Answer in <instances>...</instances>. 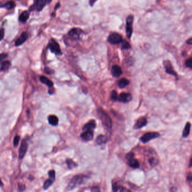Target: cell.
<instances>
[{
	"mask_svg": "<svg viewBox=\"0 0 192 192\" xmlns=\"http://www.w3.org/2000/svg\"><path fill=\"white\" fill-rule=\"evenodd\" d=\"M93 137H94V133L91 130L85 131L84 132H83L81 135V137L85 141H90L92 139Z\"/></svg>",
	"mask_w": 192,
	"mask_h": 192,
	"instance_id": "14",
	"label": "cell"
},
{
	"mask_svg": "<svg viewBox=\"0 0 192 192\" xmlns=\"http://www.w3.org/2000/svg\"><path fill=\"white\" fill-rule=\"evenodd\" d=\"M147 124V119L144 117H141L137 120L135 125V128L136 129H141L143 127L145 126Z\"/></svg>",
	"mask_w": 192,
	"mask_h": 192,
	"instance_id": "15",
	"label": "cell"
},
{
	"mask_svg": "<svg viewBox=\"0 0 192 192\" xmlns=\"http://www.w3.org/2000/svg\"><path fill=\"white\" fill-rule=\"evenodd\" d=\"M185 65L187 68L192 69V59L191 57L188 59L185 62Z\"/></svg>",
	"mask_w": 192,
	"mask_h": 192,
	"instance_id": "31",
	"label": "cell"
},
{
	"mask_svg": "<svg viewBox=\"0 0 192 192\" xmlns=\"http://www.w3.org/2000/svg\"><path fill=\"white\" fill-rule=\"evenodd\" d=\"M91 192H100V189L98 186H94L91 189Z\"/></svg>",
	"mask_w": 192,
	"mask_h": 192,
	"instance_id": "38",
	"label": "cell"
},
{
	"mask_svg": "<svg viewBox=\"0 0 192 192\" xmlns=\"http://www.w3.org/2000/svg\"><path fill=\"white\" fill-rule=\"evenodd\" d=\"M120 191V192H131L129 190H128L127 189L124 188L122 186H119V191Z\"/></svg>",
	"mask_w": 192,
	"mask_h": 192,
	"instance_id": "40",
	"label": "cell"
},
{
	"mask_svg": "<svg viewBox=\"0 0 192 192\" xmlns=\"http://www.w3.org/2000/svg\"><path fill=\"white\" fill-rule=\"evenodd\" d=\"M111 100L113 102L117 100L118 94H117V92L116 91L113 90L112 91L111 94Z\"/></svg>",
	"mask_w": 192,
	"mask_h": 192,
	"instance_id": "28",
	"label": "cell"
},
{
	"mask_svg": "<svg viewBox=\"0 0 192 192\" xmlns=\"http://www.w3.org/2000/svg\"><path fill=\"white\" fill-rule=\"evenodd\" d=\"M159 136V134L157 132H149L141 136L140 140L143 143H145L152 139L157 138Z\"/></svg>",
	"mask_w": 192,
	"mask_h": 192,
	"instance_id": "8",
	"label": "cell"
},
{
	"mask_svg": "<svg viewBox=\"0 0 192 192\" xmlns=\"http://www.w3.org/2000/svg\"><path fill=\"white\" fill-rule=\"evenodd\" d=\"M121 43H122L121 49H122V50H127V49H129L131 48V45H130L129 42H128L127 41L123 40Z\"/></svg>",
	"mask_w": 192,
	"mask_h": 192,
	"instance_id": "27",
	"label": "cell"
},
{
	"mask_svg": "<svg viewBox=\"0 0 192 192\" xmlns=\"http://www.w3.org/2000/svg\"><path fill=\"white\" fill-rule=\"evenodd\" d=\"M97 112H98L99 118L101 119L102 124L103 125L109 130L112 129V119L108 116L107 113L102 109H99L97 110Z\"/></svg>",
	"mask_w": 192,
	"mask_h": 192,
	"instance_id": "2",
	"label": "cell"
},
{
	"mask_svg": "<svg viewBox=\"0 0 192 192\" xmlns=\"http://www.w3.org/2000/svg\"><path fill=\"white\" fill-rule=\"evenodd\" d=\"M123 41L122 37L118 33L114 32L110 34L108 38V42L112 45H117Z\"/></svg>",
	"mask_w": 192,
	"mask_h": 192,
	"instance_id": "6",
	"label": "cell"
},
{
	"mask_svg": "<svg viewBox=\"0 0 192 192\" xmlns=\"http://www.w3.org/2000/svg\"><path fill=\"white\" fill-rule=\"evenodd\" d=\"M96 122L95 120H91L89 122L84 126L82 130L84 131H87V130H91L95 129L96 127Z\"/></svg>",
	"mask_w": 192,
	"mask_h": 192,
	"instance_id": "16",
	"label": "cell"
},
{
	"mask_svg": "<svg viewBox=\"0 0 192 192\" xmlns=\"http://www.w3.org/2000/svg\"><path fill=\"white\" fill-rule=\"evenodd\" d=\"M132 100V96L129 93L122 92L118 96L117 100L122 103H129Z\"/></svg>",
	"mask_w": 192,
	"mask_h": 192,
	"instance_id": "9",
	"label": "cell"
},
{
	"mask_svg": "<svg viewBox=\"0 0 192 192\" xmlns=\"http://www.w3.org/2000/svg\"><path fill=\"white\" fill-rule=\"evenodd\" d=\"M187 179H188V180H189L191 181V180H192V176H191V174L190 173L189 174V176H188V177H187Z\"/></svg>",
	"mask_w": 192,
	"mask_h": 192,
	"instance_id": "43",
	"label": "cell"
},
{
	"mask_svg": "<svg viewBox=\"0 0 192 192\" xmlns=\"http://www.w3.org/2000/svg\"><path fill=\"white\" fill-rule=\"evenodd\" d=\"M28 144L25 140H23L19 150V157L20 159L23 158L27 151Z\"/></svg>",
	"mask_w": 192,
	"mask_h": 192,
	"instance_id": "12",
	"label": "cell"
},
{
	"mask_svg": "<svg viewBox=\"0 0 192 192\" xmlns=\"http://www.w3.org/2000/svg\"><path fill=\"white\" fill-rule=\"evenodd\" d=\"M84 33V32L79 28H74L71 29L68 32V36L71 40L77 41L81 39V36Z\"/></svg>",
	"mask_w": 192,
	"mask_h": 192,
	"instance_id": "5",
	"label": "cell"
},
{
	"mask_svg": "<svg viewBox=\"0 0 192 192\" xmlns=\"http://www.w3.org/2000/svg\"><path fill=\"white\" fill-rule=\"evenodd\" d=\"M60 3H57V5H56V6H55V7L54 9H55V10H57V9L60 7Z\"/></svg>",
	"mask_w": 192,
	"mask_h": 192,
	"instance_id": "44",
	"label": "cell"
},
{
	"mask_svg": "<svg viewBox=\"0 0 192 192\" xmlns=\"http://www.w3.org/2000/svg\"><path fill=\"white\" fill-rule=\"evenodd\" d=\"M48 121L50 124L52 126H57L59 123V119L55 115H50L48 117Z\"/></svg>",
	"mask_w": 192,
	"mask_h": 192,
	"instance_id": "22",
	"label": "cell"
},
{
	"mask_svg": "<svg viewBox=\"0 0 192 192\" xmlns=\"http://www.w3.org/2000/svg\"><path fill=\"white\" fill-rule=\"evenodd\" d=\"M186 44L189 45H192V39L191 37L190 39H189L188 40H187L186 41Z\"/></svg>",
	"mask_w": 192,
	"mask_h": 192,
	"instance_id": "41",
	"label": "cell"
},
{
	"mask_svg": "<svg viewBox=\"0 0 192 192\" xmlns=\"http://www.w3.org/2000/svg\"><path fill=\"white\" fill-rule=\"evenodd\" d=\"M49 176L50 177V179H51L52 180H55V172L54 170H51L49 172Z\"/></svg>",
	"mask_w": 192,
	"mask_h": 192,
	"instance_id": "32",
	"label": "cell"
},
{
	"mask_svg": "<svg viewBox=\"0 0 192 192\" xmlns=\"http://www.w3.org/2000/svg\"><path fill=\"white\" fill-rule=\"evenodd\" d=\"M7 57V54H0V63Z\"/></svg>",
	"mask_w": 192,
	"mask_h": 192,
	"instance_id": "39",
	"label": "cell"
},
{
	"mask_svg": "<svg viewBox=\"0 0 192 192\" xmlns=\"http://www.w3.org/2000/svg\"><path fill=\"white\" fill-rule=\"evenodd\" d=\"M17 186H18L17 188H18L19 192H23L25 189V186L23 184H19Z\"/></svg>",
	"mask_w": 192,
	"mask_h": 192,
	"instance_id": "35",
	"label": "cell"
},
{
	"mask_svg": "<svg viewBox=\"0 0 192 192\" xmlns=\"http://www.w3.org/2000/svg\"><path fill=\"white\" fill-rule=\"evenodd\" d=\"M96 2V0H94V1H93V0H91V1H89V4H90L91 6H94V3H95Z\"/></svg>",
	"mask_w": 192,
	"mask_h": 192,
	"instance_id": "42",
	"label": "cell"
},
{
	"mask_svg": "<svg viewBox=\"0 0 192 192\" xmlns=\"http://www.w3.org/2000/svg\"><path fill=\"white\" fill-rule=\"evenodd\" d=\"M51 2V1L47 0H37L34 1L33 5L30 7V11H37L41 12L48 4Z\"/></svg>",
	"mask_w": 192,
	"mask_h": 192,
	"instance_id": "3",
	"label": "cell"
},
{
	"mask_svg": "<svg viewBox=\"0 0 192 192\" xmlns=\"http://www.w3.org/2000/svg\"><path fill=\"white\" fill-rule=\"evenodd\" d=\"M16 6L15 3L14 1H8L2 5L0 6V8H5L7 10H12Z\"/></svg>",
	"mask_w": 192,
	"mask_h": 192,
	"instance_id": "19",
	"label": "cell"
},
{
	"mask_svg": "<svg viewBox=\"0 0 192 192\" xmlns=\"http://www.w3.org/2000/svg\"><path fill=\"white\" fill-rule=\"evenodd\" d=\"M4 35H5V31H4V29H0V41L4 39Z\"/></svg>",
	"mask_w": 192,
	"mask_h": 192,
	"instance_id": "37",
	"label": "cell"
},
{
	"mask_svg": "<svg viewBox=\"0 0 192 192\" xmlns=\"http://www.w3.org/2000/svg\"><path fill=\"white\" fill-rule=\"evenodd\" d=\"M107 141V137L103 135H100L97 137L96 139V143L99 145H101L105 143Z\"/></svg>",
	"mask_w": 192,
	"mask_h": 192,
	"instance_id": "25",
	"label": "cell"
},
{
	"mask_svg": "<svg viewBox=\"0 0 192 192\" xmlns=\"http://www.w3.org/2000/svg\"><path fill=\"white\" fill-rule=\"evenodd\" d=\"M2 181L0 179V186H2Z\"/></svg>",
	"mask_w": 192,
	"mask_h": 192,
	"instance_id": "46",
	"label": "cell"
},
{
	"mask_svg": "<svg viewBox=\"0 0 192 192\" xmlns=\"http://www.w3.org/2000/svg\"><path fill=\"white\" fill-rule=\"evenodd\" d=\"M164 65L166 72L167 73L169 74H171V75H172V76H174L175 77L177 78V74L174 71L173 67L171 65L170 62H169V61H166L164 63Z\"/></svg>",
	"mask_w": 192,
	"mask_h": 192,
	"instance_id": "10",
	"label": "cell"
},
{
	"mask_svg": "<svg viewBox=\"0 0 192 192\" xmlns=\"http://www.w3.org/2000/svg\"><path fill=\"white\" fill-rule=\"evenodd\" d=\"M111 74L114 77H119L122 74V69L118 65H113L111 68Z\"/></svg>",
	"mask_w": 192,
	"mask_h": 192,
	"instance_id": "11",
	"label": "cell"
},
{
	"mask_svg": "<svg viewBox=\"0 0 192 192\" xmlns=\"http://www.w3.org/2000/svg\"><path fill=\"white\" fill-rule=\"evenodd\" d=\"M87 179H88V176L82 174L74 176L68 184V189L72 190L74 188L82 185L87 180Z\"/></svg>",
	"mask_w": 192,
	"mask_h": 192,
	"instance_id": "1",
	"label": "cell"
},
{
	"mask_svg": "<svg viewBox=\"0 0 192 192\" xmlns=\"http://www.w3.org/2000/svg\"><path fill=\"white\" fill-rule=\"evenodd\" d=\"M44 71H45V73L47 74H51L54 73V71L49 67H45Z\"/></svg>",
	"mask_w": 192,
	"mask_h": 192,
	"instance_id": "36",
	"label": "cell"
},
{
	"mask_svg": "<svg viewBox=\"0 0 192 192\" xmlns=\"http://www.w3.org/2000/svg\"><path fill=\"white\" fill-rule=\"evenodd\" d=\"M48 47L50 49L51 52H52L56 55H61L62 54V52L60 50V46L54 39H51L49 41Z\"/></svg>",
	"mask_w": 192,
	"mask_h": 192,
	"instance_id": "4",
	"label": "cell"
},
{
	"mask_svg": "<svg viewBox=\"0 0 192 192\" xmlns=\"http://www.w3.org/2000/svg\"><path fill=\"white\" fill-rule=\"evenodd\" d=\"M53 182L54 181L52 180H51V179H47V180L46 181L45 183H44V189H48L52 185V184L53 183Z\"/></svg>",
	"mask_w": 192,
	"mask_h": 192,
	"instance_id": "30",
	"label": "cell"
},
{
	"mask_svg": "<svg viewBox=\"0 0 192 192\" xmlns=\"http://www.w3.org/2000/svg\"><path fill=\"white\" fill-rule=\"evenodd\" d=\"M149 162L152 166L154 167V166H156L158 164V159H156V158H155V157H151L149 159Z\"/></svg>",
	"mask_w": 192,
	"mask_h": 192,
	"instance_id": "29",
	"label": "cell"
},
{
	"mask_svg": "<svg viewBox=\"0 0 192 192\" xmlns=\"http://www.w3.org/2000/svg\"><path fill=\"white\" fill-rule=\"evenodd\" d=\"M192 166V159H191L190 160V164H189V167H191Z\"/></svg>",
	"mask_w": 192,
	"mask_h": 192,
	"instance_id": "45",
	"label": "cell"
},
{
	"mask_svg": "<svg viewBox=\"0 0 192 192\" xmlns=\"http://www.w3.org/2000/svg\"><path fill=\"white\" fill-rule=\"evenodd\" d=\"M40 80L42 84L47 85L49 87H52L53 86V85H54L53 82L51 81V80H50L45 76H41L40 77Z\"/></svg>",
	"mask_w": 192,
	"mask_h": 192,
	"instance_id": "18",
	"label": "cell"
},
{
	"mask_svg": "<svg viewBox=\"0 0 192 192\" xmlns=\"http://www.w3.org/2000/svg\"><path fill=\"white\" fill-rule=\"evenodd\" d=\"M127 161H128V164L133 169H137L139 167L140 164L139 161L136 159L134 158V157L129 159H127Z\"/></svg>",
	"mask_w": 192,
	"mask_h": 192,
	"instance_id": "17",
	"label": "cell"
},
{
	"mask_svg": "<svg viewBox=\"0 0 192 192\" xmlns=\"http://www.w3.org/2000/svg\"><path fill=\"white\" fill-rule=\"evenodd\" d=\"M10 66V62L9 61H5L0 63V72L1 71H6Z\"/></svg>",
	"mask_w": 192,
	"mask_h": 192,
	"instance_id": "24",
	"label": "cell"
},
{
	"mask_svg": "<svg viewBox=\"0 0 192 192\" xmlns=\"http://www.w3.org/2000/svg\"><path fill=\"white\" fill-rule=\"evenodd\" d=\"M29 17V12L27 11H24L20 15L19 17V19L20 22H21L22 23H24L27 21Z\"/></svg>",
	"mask_w": 192,
	"mask_h": 192,
	"instance_id": "20",
	"label": "cell"
},
{
	"mask_svg": "<svg viewBox=\"0 0 192 192\" xmlns=\"http://www.w3.org/2000/svg\"><path fill=\"white\" fill-rule=\"evenodd\" d=\"M191 124L190 122H187L186 125L185 126V128L183 131L182 136L184 137H186L188 136L189 135L190 133V130H191Z\"/></svg>",
	"mask_w": 192,
	"mask_h": 192,
	"instance_id": "23",
	"label": "cell"
},
{
	"mask_svg": "<svg viewBox=\"0 0 192 192\" xmlns=\"http://www.w3.org/2000/svg\"><path fill=\"white\" fill-rule=\"evenodd\" d=\"M119 185L117 183H114L112 185V189H113V192H117L119 191Z\"/></svg>",
	"mask_w": 192,
	"mask_h": 192,
	"instance_id": "34",
	"label": "cell"
},
{
	"mask_svg": "<svg viewBox=\"0 0 192 192\" xmlns=\"http://www.w3.org/2000/svg\"><path fill=\"white\" fill-rule=\"evenodd\" d=\"M134 16L129 15L126 19V35L128 39H130L132 34V26L134 22Z\"/></svg>",
	"mask_w": 192,
	"mask_h": 192,
	"instance_id": "7",
	"label": "cell"
},
{
	"mask_svg": "<svg viewBox=\"0 0 192 192\" xmlns=\"http://www.w3.org/2000/svg\"><path fill=\"white\" fill-rule=\"evenodd\" d=\"M129 84H130V81L128 79L122 78L119 80L118 85L120 89H124L129 85Z\"/></svg>",
	"mask_w": 192,
	"mask_h": 192,
	"instance_id": "21",
	"label": "cell"
},
{
	"mask_svg": "<svg viewBox=\"0 0 192 192\" xmlns=\"http://www.w3.org/2000/svg\"><path fill=\"white\" fill-rule=\"evenodd\" d=\"M28 38V33L27 32H24L20 36V37L16 40L15 42V46H19L22 45L23 43H24L26 40Z\"/></svg>",
	"mask_w": 192,
	"mask_h": 192,
	"instance_id": "13",
	"label": "cell"
},
{
	"mask_svg": "<svg viewBox=\"0 0 192 192\" xmlns=\"http://www.w3.org/2000/svg\"><path fill=\"white\" fill-rule=\"evenodd\" d=\"M66 162L68 165V168L69 169H72L77 166V164L74 162L71 159H67L66 161Z\"/></svg>",
	"mask_w": 192,
	"mask_h": 192,
	"instance_id": "26",
	"label": "cell"
},
{
	"mask_svg": "<svg viewBox=\"0 0 192 192\" xmlns=\"http://www.w3.org/2000/svg\"><path fill=\"white\" fill-rule=\"evenodd\" d=\"M20 140V136H16L14 139V141H13V144L14 145V147H17L19 144V142Z\"/></svg>",
	"mask_w": 192,
	"mask_h": 192,
	"instance_id": "33",
	"label": "cell"
}]
</instances>
